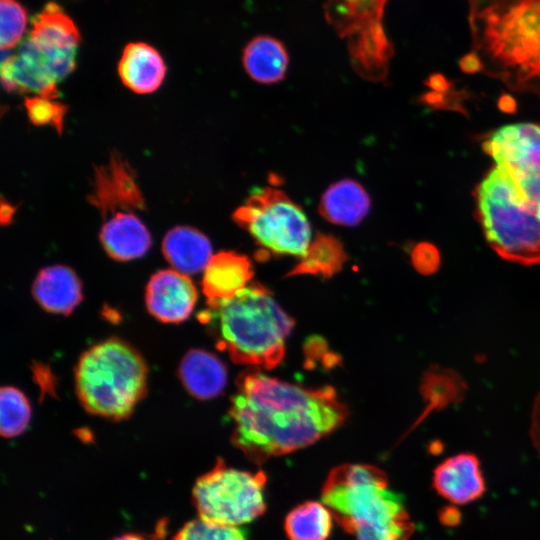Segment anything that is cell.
I'll use <instances>...</instances> for the list:
<instances>
[{
  "label": "cell",
  "instance_id": "obj_10",
  "mask_svg": "<svg viewBox=\"0 0 540 540\" xmlns=\"http://www.w3.org/2000/svg\"><path fill=\"white\" fill-rule=\"evenodd\" d=\"M266 474L228 467L222 460L200 476L192 491L201 519L230 526L249 523L266 510Z\"/></svg>",
  "mask_w": 540,
  "mask_h": 540
},
{
  "label": "cell",
  "instance_id": "obj_3",
  "mask_svg": "<svg viewBox=\"0 0 540 540\" xmlns=\"http://www.w3.org/2000/svg\"><path fill=\"white\" fill-rule=\"evenodd\" d=\"M323 504L356 540H410L415 525L388 477L369 464H342L321 488Z\"/></svg>",
  "mask_w": 540,
  "mask_h": 540
},
{
  "label": "cell",
  "instance_id": "obj_19",
  "mask_svg": "<svg viewBox=\"0 0 540 540\" xmlns=\"http://www.w3.org/2000/svg\"><path fill=\"white\" fill-rule=\"evenodd\" d=\"M162 251L172 267L186 275L205 270L213 256L209 239L199 230L187 226L168 231Z\"/></svg>",
  "mask_w": 540,
  "mask_h": 540
},
{
  "label": "cell",
  "instance_id": "obj_12",
  "mask_svg": "<svg viewBox=\"0 0 540 540\" xmlns=\"http://www.w3.org/2000/svg\"><path fill=\"white\" fill-rule=\"evenodd\" d=\"M145 299L148 311L155 318L164 323H180L190 316L197 290L186 274L161 270L150 278Z\"/></svg>",
  "mask_w": 540,
  "mask_h": 540
},
{
  "label": "cell",
  "instance_id": "obj_22",
  "mask_svg": "<svg viewBox=\"0 0 540 540\" xmlns=\"http://www.w3.org/2000/svg\"><path fill=\"white\" fill-rule=\"evenodd\" d=\"M346 260L343 244L336 237L318 233L312 239L305 256L288 275L308 274L328 278L341 270Z\"/></svg>",
  "mask_w": 540,
  "mask_h": 540
},
{
  "label": "cell",
  "instance_id": "obj_24",
  "mask_svg": "<svg viewBox=\"0 0 540 540\" xmlns=\"http://www.w3.org/2000/svg\"><path fill=\"white\" fill-rule=\"evenodd\" d=\"M284 528L289 540H327L332 514L324 504L307 501L287 514Z\"/></svg>",
  "mask_w": 540,
  "mask_h": 540
},
{
  "label": "cell",
  "instance_id": "obj_8",
  "mask_svg": "<svg viewBox=\"0 0 540 540\" xmlns=\"http://www.w3.org/2000/svg\"><path fill=\"white\" fill-rule=\"evenodd\" d=\"M390 0H327L324 14L339 37L347 41L352 68L362 78L382 82L394 54L384 27Z\"/></svg>",
  "mask_w": 540,
  "mask_h": 540
},
{
  "label": "cell",
  "instance_id": "obj_17",
  "mask_svg": "<svg viewBox=\"0 0 540 540\" xmlns=\"http://www.w3.org/2000/svg\"><path fill=\"white\" fill-rule=\"evenodd\" d=\"M32 291L43 309L57 314H70L82 299L79 278L63 265L42 269L34 280Z\"/></svg>",
  "mask_w": 540,
  "mask_h": 540
},
{
  "label": "cell",
  "instance_id": "obj_20",
  "mask_svg": "<svg viewBox=\"0 0 540 540\" xmlns=\"http://www.w3.org/2000/svg\"><path fill=\"white\" fill-rule=\"evenodd\" d=\"M179 376L185 389L199 399L219 395L225 387L227 373L223 363L212 353L190 350L182 359Z\"/></svg>",
  "mask_w": 540,
  "mask_h": 540
},
{
  "label": "cell",
  "instance_id": "obj_30",
  "mask_svg": "<svg viewBox=\"0 0 540 540\" xmlns=\"http://www.w3.org/2000/svg\"><path fill=\"white\" fill-rule=\"evenodd\" d=\"M530 437L535 449L540 454V393L535 398L532 409Z\"/></svg>",
  "mask_w": 540,
  "mask_h": 540
},
{
  "label": "cell",
  "instance_id": "obj_18",
  "mask_svg": "<svg viewBox=\"0 0 540 540\" xmlns=\"http://www.w3.org/2000/svg\"><path fill=\"white\" fill-rule=\"evenodd\" d=\"M371 200L364 187L353 179L331 184L322 194L319 214L341 226H356L369 213Z\"/></svg>",
  "mask_w": 540,
  "mask_h": 540
},
{
  "label": "cell",
  "instance_id": "obj_31",
  "mask_svg": "<svg viewBox=\"0 0 540 540\" xmlns=\"http://www.w3.org/2000/svg\"><path fill=\"white\" fill-rule=\"evenodd\" d=\"M438 518L442 525L453 527L461 522V512L456 505H447L442 507L438 512Z\"/></svg>",
  "mask_w": 540,
  "mask_h": 540
},
{
  "label": "cell",
  "instance_id": "obj_28",
  "mask_svg": "<svg viewBox=\"0 0 540 540\" xmlns=\"http://www.w3.org/2000/svg\"><path fill=\"white\" fill-rule=\"evenodd\" d=\"M25 108L28 118L34 125H50L61 133L67 108L56 99L40 96L27 97Z\"/></svg>",
  "mask_w": 540,
  "mask_h": 540
},
{
  "label": "cell",
  "instance_id": "obj_11",
  "mask_svg": "<svg viewBox=\"0 0 540 540\" xmlns=\"http://www.w3.org/2000/svg\"><path fill=\"white\" fill-rule=\"evenodd\" d=\"M89 202L106 220L120 213H135L146 208L136 173L128 161L113 152L108 161L95 168Z\"/></svg>",
  "mask_w": 540,
  "mask_h": 540
},
{
  "label": "cell",
  "instance_id": "obj_2",
  "mask_svg": "<svg viewBox=\"0 0 540 540\" xmlns=\"http://www.w3.org/2000/svg\"><path fill=\"white\" fill-rule=\"evenodd\" d=\"M470 50L459 65L540 97V0H466Z\"/></svg>",
  "mask_w": 540,
  "mask_h": 540
},
{
  "label": "cell",
  "instance_id": "obj_25",
  "mask_svg": "<svg viewBox=\"0 0 540 540\" xmlns=\"http://www.w3.org/2000/svg\"><path fill=\"white\" fill-rule=\"evenodd\" d=\"M0 408L2 436L11 438L21 434L26 429L31 417V409L26 396L17 388L2 387Z\"/></svg>",
  "mask_w": 540,
  "mask_h": 540
},
{
  "label": "cell",
  "instance_id": "obj_4",
  "mask_svg": "<svg viewBox=\"0 0 540 540\" xmlns=\"http://www.w3.org/2000/svg\"><path fill=\"white\" fill-rule=\"evenodd\" d=\"M207 305L199 318L235 363L272 369L281 362L294 321L266 287L253 283L231 299Z\"/></svg>",
  "mask_w": 540,
  "mask_h": 540
},
{
  "label": "cell",
  "instance_id": "obj_6",
  "mask_svg": "<svg viewBox=\"0 0 540 540\" xmlns=\"http://www.w3.org/2000/svg\"><path fill=\"white\" fill-rule=\"evenodd\" d=\"M147 374V365L134 347L110 338L81 355L75 370L77 396L88 412L122 420L144 397Z\"/></svg>",
  "mask_w": 540,
  "mask_h": 540
},
{
  "label": "cell",
  "instance_id": "obj_33",
  "mask_svg": "<svg viewBox=\"0 0 540 540\" xmlns=\"http://www.w3.org/2000/svg\"><path fill=\"white\" fill-rule=\"evenodd\" d=\"M499 108L504 112H514L516 109V103L514 99L509 95H504L499 99Z\"/></svg>",
  "mask_w": 540,
  "mask_h": 540
},
{
  "label": "cell",
  "instance_id": "obj_26",
  "mask_svg": "<svg viewBox=\"0 0 540 540\" xmlns=\"http://www.w3.org/2000/svg\"><path fill=\"white\" fill-rule=\"evenodd\" d=\"M0 11V44L5 51L21 41L27 26V12L18 0H0Z\"/></svg>",
  "mask_w": 540,
  "mask_h": 540
},
{
  "label": "cell",
  "instance_id": "obj_23",
  "mask_svg": "<svg viewBox=\"0 0 540 540\" xmlns=\"http://www.w3.org/2000/svg\"><path fill=\"white\" fill-rule=\"evenodd\" d=\"M467 390L463 378L455 371L431 366L423 376L421 393L426 407L420 419L432 411L460 402Z\"/></svg>",
  "mask_w": 540,
  "mask_h": 540
},
{
  "label": "cell",
  "instance_id": "obj_13",
  "mask_svg": "<svg viewBox=\"0 0 540 540\" xmlns=\"http://www.w3.org/2000/svg\"><path fill=\"white\" fill-rule=\"evenodd\" d=\"M432 486L439 496L456 506L480 499L486 482L478 457L462 452L444 459L433 470Z\"/></svg>",
  "mask_w": 540,
  "mask_h": 540
},
{
  "label": "cell",
  "instance_id": "obj_9",
  "mask_svg": "<svg viewBox=\"0 0 540 540\" xmlns=\"http://www.w3.org/2000/svg\"><path fill=\"white\" fill-rule=\"evenodd\" d=\"M232 219L258 245L276 254L302 258L311 243V226L305 212L273 186L254 188Z\"/></svg>",
  "mask_w": 540,
  "mask_h": 540
},
{
  "label": "cell",
  "instance_id": "obj_16",
  "mask_svg": "<svg viewBox=\"0 0 540 540\" xmlns=\"http://www.w3.org/2000/svg\"><path fill=\"white\" fill-rule=\"evenodd\" d=\"M105 252L114 260L142 257L151 246V235L135 213H120L106 219L100 231Z\"/></svg>",
  "mask_w": 540,
  "mask_h": 540
},
{
  "label": "cell",
  "instance_id": "obj_5",
  "mask_svg": "<svg viewBox=\"0 0 540 540\" xmlns=\"http://www.w3.org/2000/svg\"><path fill=\"white\" fill-rule=\"evenodd\" d=\"M27 38L14 54L2 56L1 80L8 92L57 99L58 84L76 67L80 32L54 2L32 19Z\"/></svg>",
  "mask_w": 540,
  "mask_h": 540
},
{
  "label": "cell",
  "instance_id": "obj_7",
  "mask_svg": "<svg viewBox=\"0 0 540 540\" xmlns=\"http://www.w3.org/2000/svg\"><path fill=\"white\" fill-rule=\"evenodd\" d=\"M473 195L475 214L489 246L505 260L540 264V215L510 173L494 166Z\"/></svg>",
  "mask_w": 540,
  "mask_h": 540
},
{
  "label": "cell",
  "instance_id": "obj_14",
  "mask_svg": "<svg viewBox=\"0 0 540 540\" xmlns=\"http://www.w3.org/2000/svg\"><path fill=\"white\" fill-rule=\"evenodd\" d=\"M167 67L160 53L145 42L128 43L118 63L122 83L137 94H149L162 84Z\"/></svg>",
  "mask_w": 540,
  "mask_h": 540
},
{
  "label": "cell",
  "instance_id": "obj_34",
  "mask_svg": "<svg viewBox=\"0 0 540 540\" xmlns=\"http://www.w3.org/2000/svg\"><path fill=\"white\" fill-rule=\"evenodd\" d=\"M113 540H145L142 536L137 534H123L114 538Z\"/></svg>",
  "mask_w": 540,
  "mask_h": 540
},
{
  "label": "cell",
  "instance_id": "obj_29",
  "mask_svg": "<svg viewBox=\"0 0 540 540\" xmlns=\"http://www.w3.org/2000/svg\"><path fill=\"white\" fill-rule=\"evenodd\" d=\"M414 268L423 275L434 274L440 267V252L435 245L421 242L414 246L411 252Z\"/></svg>",
  "mask_w": 540,
  "mask_h": 540
},
{
  "label": "cell",
  "instance_id": "obj_21",
  "mask_svg": "<svg viewBox=\"0 0 540 540\" xmlns=\"http://www.w3.org/2000/svg\"><path fill=\"white\" fill-rule=\"evenodd\" d=\"M242 63L254 81L273 84L285 77L289 57L280 40L268 35H259L252 38L244 47Z\"/></svg>",
  "mask_w": 540,
  "mask_h": 540
},
{
  "label": "cell",
  "instance_id": "obj_32",
  "mask_svg": "<svg viewBox=\"0 0 540 540\" xmlns=\"http://www.w3.org/2000/svg\"><path fill=\"white\" fill-rule=\"evenodd\" d=\"M426 85L435 92H446L450 89L451 84L443 75L433 74L426 80Z\"/></svg>",
  "mask_w": 540,
  "mask_h": 540
},
{
  "label": "cell",
  "instance_id": "obj_27",
  "mask_svg": "<svg viewBox=\"0 0 540 540\" xmlns=\"http://www.w3.org/2000/svg\"><path fill=\"white\" fill-rule=\"evenodd\" d=\"M172 540H247L236 526L223 525L201 518L186 523Z\"/></svg>",
  "mask_w": 540,
  "mask_h": 540
},
{
  "label": "cell",
  "instance_id": "obj_1",
  "mask_svg": "<svg viewBox=\"0 0 540 540\" xmlns=\"http://www.w3.org/2000/svg\"><path fill=\"white\" fill-rule=\"evenodd\" d=\"M237 387L229 411L232 442L255 464L315 443L348 416L329 386L309 389L248 371L239 376Z\"/></svg>",
  "mask_w": 540,
  "mask_h": 540
},
{
  "label": "cell",
  "instance_id": "obj_15",
  "mask_svg": "<svg viewBox=\"0 0 540 540\" xmlns=\"http://www.w3.org/2000/svg\"><path fill=\"white\" fill-rule=\"evenodd\" d=\"M252 276V265L246 256L233 251L213 255L202 280L207 302L233 298L247 287Z\"/></svg>",
  "mask_w": 540,
  "mask_h": 540
}]
</instances>
